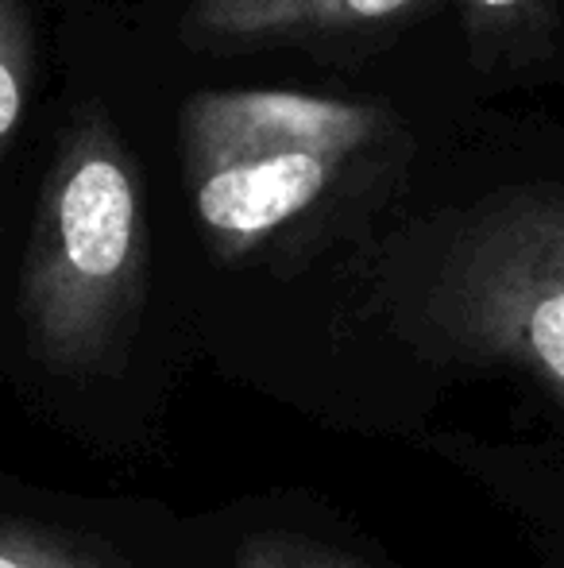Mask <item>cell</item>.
<instances>
[{
  "label": "cell",
  "mask_w": 564,
  "mask_h": 568,
  "mask_svg": "<svg viewBox=\"0 0 564 568\" xmlns=\"http://www.w3.org/2000/svg\"><path fill=\"white\" fill-rule=\"evenodd\" d=\"M147 294V205L132 143L101 101L54 140L20 267V322L66 379L124 364Z\"/></svg>",
  "instance_id": "1"
},
{
  "label": "cell",
  "mask_w": 564,
  "mask_h": 568,
  "mask_svg": "<svg viewBox=\"0 0 564 568\" xmlns=\"http://www.w3.org/2000/svg\"><path fill=\"white\" fill-rule=\"evenodd\" d=\"M391 109L298 90H197L178 109V159L213 260L283 244L383 155Z\"/></svg>",
  "instance_id": "2"
},
{
  "label": "cell",
  "mask_w": 564,
  "mask_h": 568,
  "mask_svg": "<svg viewBox=\"0 0 564 568\" xmlns=\"http://www.w3.org/2000/svg\"><path fill=\"white\" fill-rule=\"evenodd\" d=\"M437 348L514 367L564 410V186H511L460 217L425 294Z\"/></svg>",
  "instance_id": "3"
},
{
  "label": "cell",
  "mask_w": 564,
  "mask_h": 568,
  "mask_svg": "<svg viewBox=\"0 0 564 568\" xmlns=\"http://www.w3.org/2000/svg\"><path fill=\"white\" fill-rule=\"evenodd\" d=\"M437 0H194L182 39L197 51L329 47L394 31Z\"/></svg>",
  "instance_id": "4"
},
{
  "label": "cell",
  "mask_w": 564,
  "mask_h": 568,
  "mask_svg": "<svg viewBox=\"0 0 564 568\" xmlns=\"http://www.w3.org/2000/svg\"><path fill=\"white\" fill-rule=\"evenodd\" d=\"M468 51L480 67H514L537 51L557 0H457Z\"/></svg>",
  "instance_id": "5"
},
{
  "label": "cell",
  "mask_w": 564,
  "mask_h": 568,
  "mask_svg": "<svg viewBox=\"0 0 564 568\" xmlns=\"http://www.w3.org/2000/svg\"><path fill=\"white\" fill-rule=\"evenodd\" d=\"M35 78V28L23 0H0V174L23 124Z\"/></svg>",
  "instance_id": "6"
},
{
  "label": "cell",
  "mask_w": 564,
  "mask_h": 568,
  "mask_svg": "<svg viewBox=\"0 0 564 568\" xmlns=\"http://www.w3.org/2000/svg\"><path fill=\"white\" fill-rule=\"evenodd\" d=\"M0 568H116L93 546L62 530L0 518Z\"/></svg>",
  "instance_id": "7"
},
{
  "label": "cell",
  "mask_w": 564,
  "mask_h": 568,
  "mask_svg": "<svg viewBox=\"0 0 564 568\" xmlns=\"http://www.w3.org/2000/svg\"><path fill=\"white\" fill-rule=\"evenodd\" d=\"M236 568H371L360 557L332 549L325 541L294 538V534H259L244 541Z\"/></svg>",
  "instance_id": "8"
}]
</instances>
